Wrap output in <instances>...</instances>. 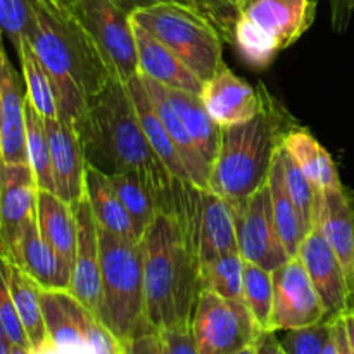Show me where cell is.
<instances>
[{
    "instance_id": "29",
    "label": "cell",
    "mask_w": 354,
    "mask_h": 354,
    "mask_svg": "<svg viewBox=\"0 0 354 354\" xmlns=\"http://www.w3.org/2000/svg\"><path fill=\"white\" fill-rule=\"evenodd\" d=\"M165 88L166 97L173 104L175 111L178 113L187 133L196 144L197 151L201 152L207 165L213 169L214 161H216L218 151L221 144V128L211 120L209 113L206 111L203 99L197 93L183 92V90Z\"/></svg>"
},
{
    "instance_id": "12",
    "label": "cell",
    "mask_w": 354,
    "mask_h": 354,
    "mask_svg": "<svg viewBox=\"0 0 354 354\" xmlns=\"http://www.w3.org/2000/svg\"><path fill=\"white\" fill-rule=\"evenodd\" d=\"M320 296L328 320L353 311V292L348 277L334 249L328 245L318 228H313L303 241L297 254Z\"/></svg>"
},
{
    "instance_id": "44",
    "label": "cell",
    "mask_w": 354,
    "mask_h": 354,
    "mask_svg": "<svg viewBox=\"0 0 354 354\" xmlns=\"http://www.w3.org/2000/svg\"><path fill=\"white\" fill-rule=\"evenodd\" d=\"M118 2L123 3L130 12L131 10L138 9V7L154 6V3H176V6L189 7V9L203 14V0H118Z\"/></svg>"
},
{
    "instance_id": "39",
    "label": "cell",
    "mask_w": 354,
    "mask_h": 354,
    "mask_svg": "<svg viewBox=\"0 0 354 354\" xmlns=\"http://www.w3.org/2000/svg\"><path fill=\"white\" fill-rule=\"evenodd\" d=\"M33 24L30 0H0V30L14 48L30 38Z\"/></svg>"
},
{
    "instance_id": "9",
    "label": "cell",
    "mask_w": 354,
    "mask_h": 354,
    "mask_svg": "<svg viewBox=\"0 0 354 354\" xmlns=\"http://www.w3.org/2000/svg\"><path fill=\"white\" fill-rule=\"evenodd\" d=\"M192 332L199 354H239L263 334L241 299L203 289L197 297Z\"/></svg>"
},
{
    "instance_id": "53",
    "label": "cell",
    "mask_w": 354,
    "mask_h": 354,
    "mask_svg": "<svg viewBox=\"0 0 354 354\" xmlns=\"http://www.w3.org/2000/svg\"><path fill=\"white\" fill-rule=\"evenodd\" d=\"M0 138H2V104H0Z\"/></svg>"
},
{
    "instance_id": "45",
    "label": "cell",
    "mask_w": 354,
    "mask_h": 354,
    "mask_svg": "<svg viewBox=\"0 0 354 354\" xmlns=\"http://www.w3.org/2000/svg\"><path fill=\"white\" fill-rule=\"evenodd\" d=\"M256 354H286L280 346L277 332H265L256 341Z\"/></svg>"
},
{
    "instance_id": "8",
    "label": "cell",
    "mask_w": 354,
    "mask_h": 354,
    "mask_svg": "<svg viewBox=\"0 0 354 354\" xmlns=\"http://www.w3.org/2000/svg\"><path fill=\"white\" fill-rule=\"evenodd\" d=\"M175 216L185 228L199 268L220 256L239 251L234 207L213 190L199 189L192 183L183 187Z\"/></svg>"
},
{
    "instance_id": "51",
    "label": "cell",
    "mask_w": 354,
    "mask_h": 354,
    "mask_svg": "<svg viewBox=\"0 0 354 354\" xmlns=\"http://www.w3.org/2000/svg\"><path fill=\"white\" fill-rule=\"evenodd\" d=\"M10 354H31V349L23 348V346H12V351Z\"/></svg>"
},
{
    "instance_id": "27",
    "label": "cell",
    "mask_w": 354,
    "mask_h": 354,
    "mask_svg": "<svg viewBox=\"0 0 354 354\" xmlns=\"http://www.w3.org/2000/svg\"><path fill=\"white\" fill-rule=\"evenodd\" d=\"M283 147L315 189L320 192L341 189L342 183L334 159L306 128L299 124L292 128L283 140Z\"/></svg>"
},
{
    "instance_id": "42",
    "label": "cell",
    "mask_w": 354,
    "mask_h": 354,
    "mask_svg": "<svg viewBox=\"0 0 354 354\" xmlns=\"http://www.w3.org/2000/svg\"><path fill=\"white\" fill-rule=\"evenodd\" d=\"M161 335L168 354H199L192 327L166 328Z\"/></svg>"
},
{
    "instance_id": "54",
    "label": "cell",
    "mask_w": 354,
    "mask_h": 354,
    "mask_svg": "<svg viewBox=\"0 0 354 354\" xmlns=\"http://www.w3.org/2000/svg\"><path fill=\"white\" fill-rule=\"evenodd\" d=\"M351 287H353V297H354V266H353V279H351Z\"/></svg>"
},
{
    "instance_id": "48",
    "label": "cell",
    "mask_w": 354,
    "mask_h": 354,
    "mask_svg": "<svg viewBox=\"0 0 354 354\" xmlns=\"http://www.w3.org/2000/svg\"><path fill=\"white\" fill-rule=\"evenodd\" d=\"M346 318V327H348V335H349V344H351V351L354 354V311H348L344 315Z\"/></svg>"
},
{
    "instance_id": "2",
    "label": "cell",
    "mask_w": 354,
    "mask_h": 354,
    "mask_svg": "<svg viewBox=\"0 0 354 354\" xmlns=\"http://www.w3.org/2000/svg\"><path fill=\"white\" fill-rule=\"evenodd\" d=\"M30 3L35 24L28 41L54 83L59 120L75 128L88 100L113 78L76 17L71 0H30Z\"/></svg>"
},
{
    "instance_id": "14",
    "label": "cell",
    "mask_w": 354,
    "mask_h": 354,
    "mask_svg": "<svg viewBox=\"0 0 354 354\" xmlns=\"http://www.w3.org/2000/svg\"><path fill=\"white\" fill-rule=\"evenodd\" d=\"M76 251L73 259L69 292L97 317L100 303V241L99 225L86 196L76 204Z\"/></svg>"
},
{
    "instance_id": "11",
    "label": "cell",
    "mask_w": 354,
    "mask_h": 354,
    "mask_svg": "<svg viewBox=\"0 0 354 354\" xmlns=\"http://www.w3.org/2000/svg\"><path fill=\"white\" fill-rule=\"evenodd\" d=\"M273 332L303 328L328 320L317 289L299 256L290 258L272 272Z\"/></svg>"
},
{
    "instance_id": "23",
    "label": "cell",
    "mask_w": 354,
    "mask_h": 354,
    "mask_svg": "<svg viewBox=\"0 0 354 354\" xmlns=\"http://www.w3.org/2000/svg\"><path fill=\"white\" fill-rule=\"evenodd\" d=\"M140 80L145 92H147L149 100H151L152 107H154L156 114H158V118L161 120V123L165 124L166 131H168L169 137H171L173 144L178 149L180 158H182L183 165H185L187 171H189L190 175V182L196 187H199V189H209L211 166L207 165L206 159L201 156V152L197 151L194 140L190 138V135L187 133L178 113H176L173 104L169 102V99L166 97L162 85L156 83L154 80L145 78V76H140Z\"/></svg>"
},
{
    "instance_id": "10",
    "label": "cell",
    "mask_w": 354,
    "mask_h": 354,
    "mask_svg": "<svg viewBox=\"0 0 354 354\" xmlns=\"http://www.w3.org/2000/svg\"><path fill=\"white\" fill-rule=\"evenodd\" d=\"M237 249L244 261L258 265L268 272L289 261L273 216L272 196L268 183L252 196L234 204Z\"/></svg>"
},
{
    "instance_id": "20",
    "label": "cell",
    "mask_w": 354,
    "mask_h": 354,
    "mask_svg": "<svg viewBox=\"0 0 354 354\" xmlns=\"http://www.w3.org/2000/svg\"><path fill=\"white\" fill-rule=\"evenodd\" d=\"M133 23V21H131ZM135 44H137L138 75L154 80L159 85L173 90L201 95L204 82L165 44L152 37L149 31L133 23Z\"/></svg>"
},
{
    "instance_id": "36",
    "label": "cell",
    "mask_w": 354,
    "mask_h": 354,
    "mask_svg": "<svg viewBox=\"0 0 354 354\" xmlns=\"http://www.w3.org/2000/svg\"><path fill=\"white\" fill-rule=\"evenodd\" d=\"M279 156L280 162H282L283 182H286L287 190H289L304 225L311 232L315 228V216H317V204L320 190L315 189L313 183L306 178V175L301 171L299 166L292 161V158H290L283 145L280 147Z\"/></svg>"
},
{
    "instance_id": "33",
    "label": "cell",
    "mask_w": 354,
    "mask_h": 354,
    "mask_svg": "<svg viewBox=\"0 0 354 354\" xmlns=\"http://www.w3.org/2000/svg\"><path fill=\"white\" fill-rule=\"evenodd\" d=\"M242 301L254 318L259 330L273 332V275L268 270L244 261Z\"/></svg>"
},
{
    "instance_id": "18",
    "label": "cell",
    "mask_w": 354,
    "mask_h": 354,
    "mask_svg": "<svg viewBox=\"0 0 354 354\" xmlns=\"http://www.w3.org/2000/svg\"><path fill=\"white\" fill-rule=\"evenodd\" d=\"M50 145L55 194L75 207L85 197L86 159L75 128L59 118L44 120Z\"/></svg>"
},
{
    "instance_id": "3",
    "label": "cell",
    "mask_w": 354,
    "mask_h": 354,
    "mask_svg": "<svg viewBox=\"0 0 354 354\" xmlns=\"http://www.w3.org/2000/svg\"><path fill=\"white\" fill-rule=\"evenodd\" d=\"M145 320L156 330L192 327L201 292L199 263L182 221L159 213L140 239Z\"/></svg>"
},
{
    "instance_id": "43",
    "label": "cell",
    "mask_w": 354,
    "mask_h": 354,
    "mask_svg": "<svg viewBox=\"0 0 354 354\" xmlns=\"http://www.w3.org/2000/svg\"><path fill=\"white\" fill-rule=\"evenodd\" d=\"M332 12V24L335 31H344L348 28L353 14L351 0H327Z\"/></svg>"
},
{
    "instance_id": "52",
    "label": "cell",
    "mask_w": 354,
    "mask_h": 354,
    "mask_svg": "<svg viewBox=\"0 0 354 354\" xmlns=\"http://www.w3.org/2000/svg\"><path fill=\"white\" fill-rule=\"evenodd\" d=\"M239 354H256V344L254 346H249V348H245L244 351H241Z\"/></svg>"
},
{
    "instance_id": "40",
    "label": "cell",
    "mask_w": 354,
    "mask_h": 354,
    "mask_svg": "<svg viewBox=\"0 0 354 354\" xmlns=\"http://www.w3.org/2000/svg\"><path fill=\"white\" fill-rule=\"evenodd\" d=\"M0 322L3 325L7 337L12 342V346H23V348L31 349L28 335L24 332L23 324L19 320L16 306H14L12 296H10L9 283H7L6 273H3L2 261H0Z\"/></svg>"
},
{
    "instance_id": "19",
    "label": "cell",
    "mask_w": 354,
    "mask_h": 354,
    "mask_svg": "<svg viewBox=\"0 0 354 354\" xmlns=\"http://www.w3.org/2000/svg\"><path fill=\"white\" fill-rule=\"evenodd\" d=\"M7 258L21 266L41 290H69L71 266L41 237L37 216L24 225L17 244Z\"/></svg>"
},
{
    "instance_id": "6",
    "label": "cell",
    "mask_w": 354,
    "mask_h": 354,
    "mask_svg": "<svg viewBox=\"0 0 354 354\" xmlns=\"http://www.w3.org/2000/svg\"><path fill=\"white\" fill-rule=\"evenodd\" d=\"M130 17L178 55L203 82L223 64V38L203 14L176 3H154L131 10Z\"/></svg>"
},
{
    "instance_id": "15",
    "label": "cell",
    "mask_w": 354,
    "mask_h": 354,
    "mask_svg": "<svg viewBox=\"0 0 354 354\" xmlns=\"http://www.w3.org/2000/svg\"><path fill=\"white\" fill-rule=\"evenodd\" d=\"M0 30V104H2V138L0 161L28 162L26 159V88L3 44Z\"/></svg>"
},
{
    "instance_id": "13",
    "label": "cell",
    "mask_w": 354,
    "mask_h": 354,
    "mask_svg": "<svg viewBox=\"0 0 354 354\" xmlns=\"http://www.w3.org/2000/svg\"><path fill=\"white\" fill-rule=\"evenodd\" d=\"M38 185L28 162L0 161V252L9 256L24 225L37 216Z\"/></svg>"
},
{
    "instance_id": "5",
    "label": "cell",
    "mask_w": 354,
    "mask_h": 354,
    "mask_svg": "<svg viewBox=\"0 0 354 354\" xmlns=\"http://www.w3.org/2000/svg\"><path fill=\"white\" fill-rule=\"evenodd\" d=\"M99 241L100 303L97 318L124 344L151 327L145 320L140 242L118 237L100 228Z\"/></svg>"
},
{
    "instance_id": "7",
    "label": "cell",
    "mask_w": 354,
    "mask_h": 354,
    "mask_svg": "<svg viewBox=\"0 0 354 354\" xmlns=\"http://www.w3.org/2000/svg\"><path fill=\"white\" fill-rule=\"evenodd\" d=\"M71 3L111 78L123 83L135 78L138 57L130 10L118 0H71Z\"/></svg>"
},
{
    "instance_id": "49",
    "label": "cell",
    "mask_w": 354,
    "mask_h": 354,
    "mask_svg": "<svg viewBox=\"0 0 354 354\" xmlns=\"http://www.w3.org/2000/svg\"><path fill=\"white\" fill-rule=\"evenodd\" d=\"M335 320V318H334ZM322 354H337V339H335V324H334V330H332V335L328 337L327 344H325L324 351Z\"/></svg>"
},
{
    "instance_id": "55",
    "label": "cell",
    "mask_w": 354,
    "mask_h": 354,
    "mask_svg": "<svg viewBox=\"0 0 354 354\" xmlns=\"http://www.w3.org/2000/svg\"><path fill=\"white\" fill-rule=\"evenodd\" d=\"M351 6H353V10H354V0H351Z\"/></svg>"
},
{
    "instance_id": "34",
    "label": "cell",
    "mask_w": 354,
    "mask_h": 354,
    "mask_svg": "<svg viewBox=\"0 0 354 354\" xmlns=\"http://www.w3.org/2000/svg\"><path fill=\"white\" fill-rule=\"evenodd\" d=\"M109 180L142 239V235L151 227L156 216L161 213L158 199L152 190L135 176L109 175Z\"/></svg>"
},
{
    "instance_id": "41",
    "label": "cell",
    "mask_w": 354,
    "mask_h": 354,
    "mask_svg": "<svg viewBox=\"0 0 354 354\" xmlns=\"http://www.w3.org/2000/svg\"><path fill=\"white\" fill-rule=\"evenodd\" d=\"M124 354H168L161 332L147 327L124 342Z\"/></svg>"
},
{
    "instance_id": "37",
    "label": "cell",
    "mask_w": 354,
    "mask_h": 354,
    "mask_svg": "<svg viewBox=\"0 0 354 354\" xmlns=\"http://www.w3.org/2000/svg\"><path fill=\"white\" fill-rule=\"evenodd\" d=\"M232 45L241 55L242 61L254 69L268 68L275 55L280 52V48L277 47L272 38L266 37L263 31L252 26L244 17H239L237 24H235Z\"/></svg>"
},
{
    "instance_id": "16",
    "label": "cell",
    "mask_w": 354,
    "mask_h": 354,
    "mask_svg": "<svg viewBox=\"0 0 354 354\" xmlns=\"http://www.w3.org/2000/svg\"><path fill=\"white\" fill-rule=\"evenodd\" d=\"M315 14V0H248L241 9V17L272 38L280 50L303 37Z\"/></svg>"
},
{
    "instance_id": "28",
    "label": "cell",
    "mask_w": 354,
    "mask_h": 354,
    "mask_svg": "<svg viewBox=\"0 0 354 354\" xmlns=\"http://www.w3.org/2000/svg\"><path fill=\"white\" fill-rule=\"evenodd\" d=\"M127 86L130 90V97L133 100V106L135 111H137L138 121L142 124V130H144L151 147L154 149L159 159L165 162V166L169 169L173 178L178 180L180 183H192L190 182L189 171H187L185 165H183L182 158H180L178 149L173 144L171 137L166 131L165 124L161 123V120L156 114L154 107H152L151 100H149L147 92H145L144 85H142L140 76L137 75L135 78H131L127 83Z\"/></svg>"
},
{
    "instance_id": "38",
    "label": "cell",
    "mask_w": 354,
    "mask_h": 354,
    "mask_svg": "<svg viewBox=\"0 0 354 354\" xmlns=\"http://www.w3.org/2000/svg\"><path fill=\"white\" fill-rule=\"evenodd\" d=\"M332 330L334 320H324L303 328L283 330L286 334L279 339V342L286 354H322Z\"/></svg>"
},
{
    "instance_id": "21",
    "label": "cell",
    "mask_w": 354,
    "mask_h": 354,
    "mask_svg": "<svg viewBox=\"0 0 354 354\" xmlns=\"http://www.w3.org/2000/svg\"><path fill=\"white\" fill-rule=\"evenodd\" d=\"M48 339L61 354H93L85 334L88 310L69 290H41Z\"/></svg>"
},
{
    "instance_id": "17",
    "label": "cell",
    "mask_w": 354,
    "mask_h": 354,
    "mask_svg": "<svg viewBox=\"0 0 354 354\" xmlns=\"http://www.w3.org/2000/svg\"><path fill=\"white\" fill-rule=\"evenodd\" d=\"M201 99L211 120L220 128L245 123L261 109L259 86L252 88L225 64H221V68L204 82Z\"/></svg>"
},
{
    "instance_id": "24",
    "label": "cell",
    "mask_w": 354,
    "mask_h": 354,
    "mask_svg": "<svg viewBox=\"0 0 354 354\" xmlns=\"http://www.w3.org/2000/svg\"><path fill=\"white\" fill-rule=\"evenodd\" d=\"M85 196L100 230H106L128 241L140 242V235L118 197L109 176L90 166L88 162H86L85 173Z\"/></svg>"
},
{
    "instance_id": "35",
    "label": "cell",
    "mask_w": 354,
    "mask_h": 354,
    "mask_svg": "<svg viewBox=\"0 0 354 354\" xmlns=\"http://www.w3.org/2000/svg\"><path fill=\"white\" fill-rule=\"evenodd\" d=\"M201 290L206 289L227 299L242 301L244 258L241 252H228L199 268Z\"/></svg>"
},
{
    "instance_id": "1",
    "label": "cell",
    "mask_w": 354,
    "mask_h": 354,
    "mask_svg": "<svg viewBox=\"0 0 354 354\" xmlns=\"http://www.w3.org/2000/svg\"><path fill=\"white\" fill-rule=\"evenodd\" d=\"M75 130L90 166L107 176H135L152 190L161 213L176 214L180 189L185 183L173 178L149 144L127 83L111 80L88 100Z\"/></svg>"
},
{
    "instance_id": "26",
    "label": "cell",
    "mask_w": 354,
    "mask_h": 354,
    "mask_svg": "<svg viewBox=\"0 0 354 354\" xmlns=\"http://www.w3.org/2000/svg\"><path fill=\"white\" fill-rule=\"evenodd\" d=\"M37 223L41 237L73 270L76 251V218L73 206L55 192L38 189Z\"/></svg>"
},
{
    "instance_id": "25",
    "label": "cell",
    "mask_w": 354,
    "mask_h": 354,
    "mask_svg": "<svg viewBox=\"0 0 354 354\" xmlns=\"http://www.w3.org/2000/svg\"><path fill=\"white\" fill-rule=\"evenodd\" d=\"M3 273L9 283L10 296L16 306L19 320L28 335L31 349H37L48 339L45 325L44 306H41V289L21 266L0 252Z\"/></svg>"
},
{
    "instance_id": "4",
    "label": "cell",
    "mask_w": 354,
    "mask_h": 354,
    "mask_svg": "<svg viewBox=\"0 0 354 354\" xmlns=\"http://www.w3.org/2000/svg\"><path fill=\"white\" fill-rule=\"evenodd\" d=\"M261 109L252 120L221 128V144L209 176V190L234 206L266 183L287 133L297 127L265 85Z\"/></svg>"
},
{
    "instance_id": "22",
    "label": "cell",
    "mask_w": 354,
    "mask_h": 354,
    "mask_svg": "<svg viewBox=\"0 0 354 354\" xmlns=\"http://www.w3.org/2000/svg\"><path fill=\"white\" fill-rule=\"evenodd\" d=\"M315 228L322 232L328 245L334 249L351 287L354 266V207L344 187L318 194Z\"/></svg>"
},
{
    "instance_id": "30",
    "label": "cell",
    "mask_w": 354,
    "mask_h": 354,
    "mask_svg": "<svg viewBox=\"0 0 354 354\" xmlns=\"http://www.w3.org/2000/svg\"><path fill=\"white\" fill-rule=\"evenodd\" d=\"M266 183L270 187L273 216H275V223L277 228H279L282 244L289 258H296L299 254L301 244L306 239V235L310 234V230L304 225L303 218H301L299 211H297L296 204H294L292 197H290L289 190H287L286 182H283L282 162H280L279 152H277Z\"/></svg>"
},
{
    "instance_id": "31",
    "label": "cell",
    "mask_w": 354,
    "mask_h": 354,
    "mask_svg": "<svg viewBox=\"0 0 354 354\" xmlns=\"http://www.w3.org/2000/svg\"><path fill=\"white\" fill-rule=\"evenodd\" d=\"M16 52L19 57L21 75H23L24 88H26V97L30 104L44 120L59 118V100L54 83H52L45 66L35 54L30 41H21Z\"/></svg>"
},
{
    "instance_id": "46",
    "label": "cell",
    "mask_w": 354,
    "mask_h": 354,
    "mask_svg": "<svg viewBox=\"0 0 354 354\" xmlns=\"http://www.w3.org/2000/svg\"><path fill=\"white\" fill-rule=\"evenodd\" d=\"M335 324V339H337V354H353L351 344H349L348 327H346L344 315L334 320Z\"/></svg>"
},
{
    "instance_id": "47",
    "label": "cell",
    "mask_w": 354,
    "mask_h": 354,
    "mask_svg": "<svg viewBox=\"0 0 354 354\" xmlns=\"http://www.w3.org/2000/svg\"><path fill=\"white\" fill-rule=\"evenodd\" d=\"M10 351H12V342L9 341L2 322H0V354H10Z\"/></svg>"
},
{
    "instance_id": "32",
    "label": "cell",
    "mask_w": 354,
    "mask_h": 354,
    "mask_svg": "<svg viewBox=\"0 0 354 354\" xmlns=\"http://www.w3.org/2000/svg\"><path fill=\"white\" fill-rule=\"evenodd\" d=\"M26 159L37 180L38 189L55 192L54 171H52L50 145L44 118L35 111L26 97Z\"/></svg>"
},
{
    "instance_id": "50",
    "label": "cell",
    "mask_w": 354,
    "mask_h": 354,
    "mask_svg": "<svg viewBox=\"0 0 354 354\" xmlns=\"http://www.w3.org/2000/svg\"><path fill=\"white\" fill-rule=\"evenodd\" d=\"M221 2L228 3V6H230V7H234V9H237L239 12H241L242 6H244V3L248 2V0H221Z\"/></svg>"
}]
</instances>
